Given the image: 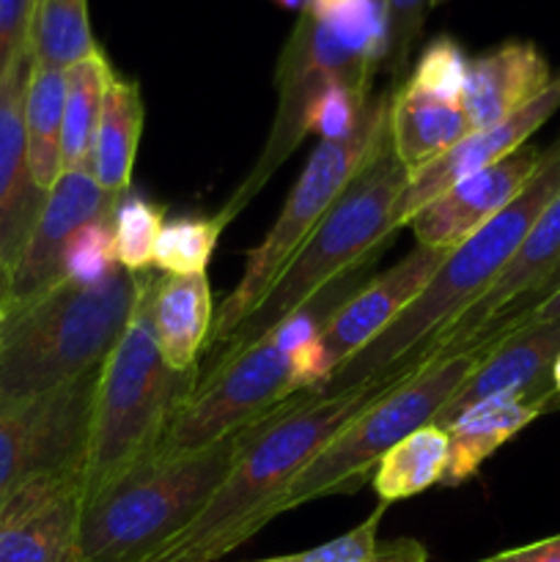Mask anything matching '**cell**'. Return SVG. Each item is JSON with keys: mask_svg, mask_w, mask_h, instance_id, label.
Instances as JSON below:
<instances>
[{"mask_svg": "<svg viewBox=\"0 0 560 562\" xmlns=\"http://www.w3.org/2000/svg\"><path fill=\"white\" fill-rule=\"evenodd\" d=\"M410 184V170L395 154L390 126L346 184L338 201L318 220L313 234L302 241L272 289L256 311L239 324L228 344L209 357V366L239 355L247 346L272 333L278 324L294 316L318 291L362 263H373L395 234V209Z\"/></svg>", "mask_w": 560, "mask_h": 562, "instance_id": "cell-5", "label": "cell"}, {"mask_svg": "<svg viewBox=\"0 0 560 562\" xmlns=\"http://www.w3.org/2000/svg\"><path fill=\"white\" fill-rule=\"evenodd\" d=\"M80 516V472H44L20 483L0 503V562H88Z\"/></svg>", "mask_w": 560, "mask_h": 562, "instance_id": "cell-13", "label": "cell"}, {"mask_svg": "<svg viewBox=\"0 0 560 562\" xmlns=\"http://www.w3.org/2000/svg\"><path fill=\"white\" fill-rule=\"evenodd\" d=\"M552 409H560V406L549 382L530 393L497 395L461 412L445 428L448 431V470L443 475V486L453 488L470 481L494 450L503 448L522 428Z\"/></svg>", "mask_w": 560, "mask_h": 562, "instance_id": "cell-20", "label": "cell"}, {"mask_svg": "<svg viewBox=\"0 0 560 562\" xmlns=\"http://www.w3.org/2000/svg\"><path fill=\"white\" fill-rule=\"evenodd\" d=\"M560 357V318L505 333L494 349L483 357L481 366L461 382L439 409L432 426L448 428L461 412L497 395H522L549 384V371Z\"/></svg>", "mask_w": 560, "mask_h": 562, "instance_id": "cell-18", "label": "cell"}, {"mask_svg": "<svg viewBox=\"0 0 560 562\" xmlns=\"http://www.w3.org/2000/svg\"><path fill=\"white\" fill-rule=\"evenodd\" d=\"M119 201L121 198L104 192L91 173H60L53 190L44 195L42 212L22 247L20 263L5 291V311L60 280L66 241L82 225L113 220Z\"/></svg>", "mask_w": 560, "mask_h": 562, "instance_id": "cell-15", "label": "cell"}, {"mask_svg": "<svg viewBox=\"0 0 560 562\" xmlns=\"http://www.w3.org/2000/svg\"><path fill=\"white\" fill-rule=\"evenodd\" d=\"M272 3H278L280 9H289V11H307L311 9L313 3H316V0H272Z\"/></svg>", "mask_w": 560, "mask_h": 562, "instance_id": "cell-40", "label": "cell"}, {"mask_svg": "<svg viewBox=\"0 0 560 562\" xmlns=\"http://www.w3.org/2000/svg\"><path fill=\"white\" fill-rule=\"evenodd\" d=\"M313 14L355 53L382 66L388 53V16L384 0H316Z\"/></svg>", "mask_w": 560, "mask_h": 562, "instance_id": "cell-29", "label": "cell"}, {"mask_svg": "<svg viewBox=\"0 0 560 562\" xmlns=\"http://www.w3.org/2000/svg\"><path fill=\"white\" fill-rule=\"evenodd\" d=\"M27 49L36 66L64 71L99 53L88 20V0H33Z\"/></svg>", "mask_w": 560, "mask_h": 562, "instance_id": "cell-27", "label": "cell"}, {"mask_svg": "<svg viewBox=\"0 0 560 562\" xmlns=\"http://www.w3.org/2000/svg\"><path fill=\"white\" fill-rule=\"evenodd\" d=\"M443 0H384V16H388V53H384V69L393 80H401L410 69L412 49L421 38L423 25Z\"/></svg>", "mask_w": 560, "mask_h": 562, "instance_id": "cell-33", "label": "cell"}, {"mask_svg": "<svg viewBox=\"0 0 560 562\" xmlns=\"http://www.w3.org/2000/svg\"><path fill=\"white\" fill-rule=\"evenodd\" d=\"M467 135H470V124H467L461 102H448V99L415 91L406 82L393 91L390 140L410 173L453 148Z\"/></svg>", "mask_w": 560, "mask_h": 562, "instance_id": "cell-22", "label": "cell"}, {"mask_svg": "<svg viewBox=\"0 0 560 562\" xmlns=\"http://www.w3.org/2000/svg\"><path fill=\"white\" fill-rule=\"evenodd\" d=\"M115 269H119V261H115L113 220H97V223L82 225L66 241L64 258H60V278L80 285H93L110 278Z\"/></svg>", "mask_w": 560, "mask_h": 562, "instance_id": "cell-31", "label": "cell"}, {"mask_svg": "<svg viewBox=\"0 0 560 562\" xmlns=\"http://www.w3.org/2000/svg\"><path fill=\"white\" fill-rule=\"evenodd\" d=\"M141 274L119 267L93 285L60 278L11 305L0 324V404L102 368L135 311Z\"/></svg>", "mask_w": 560, "mask_h": 562, "instance_id": "cell-4", "label": "cell"}, {"mask_svg": "<svg viewBox=\"0 0 560 562\" xmlns=\"http://www.w3.org/2000/svg\"><path fill=\"white\" fill-rule=\"evenodd\" d=\"M5 313H9V311H5V302H3V300H0V324H3Z\"/></svg>", "mask_w": 560, "mask_h": 562, "instance_id": "cell-42", "label": "cell"}, {"mask_svg": "<svg viewBox=\"0 0 560 562\" xmlns=\"http://www.w3.org/2000/svg\"><path fill=\"white\" fill-rule=\"evenodd\" d=\"M390 104H393V91L379 93L377 99H371L360 126L349 137L318 143L302 176L291 187L275 225L267 231L261 245L247 252L245 269H242V278L236 280L234 291L214 311L212 333H209V344L203 349L209 357L217 355L228 344L231 335L239 329V324L256 311L258 302L267 296L278 274L285 269V263L294 258L302 241L313 234L318 220L329 212L346 184L355 179L360 165L377 146L379 135L390 126Z\"/></svg>", "mask_w": 560, "mask_h": 562, "instance_id": "cell-9", "label": "cell"}, {"mask_svg": "<svg viewBox=\"0 0 560 562\" xmlns=\"http://www.w3.org/2000/svg\"><path fill=\"white\" fill-rule=\"evenodd\" d=\"M377 69V64H371L360 53H355L349 44L340 42L311 9L302 11L278 60V110H275L267 143H264L250 173L217 212L225 228H228L231 220L239 217L250 206L253 198L267 187L275 170L294 154L302 137L307 135V113H311L313 99L329 82H346V86L371 93Z\"/></svg>", "mask_w": 560, "mask_h": 562, "instance_id": "cell-10", "label": "cell"}, {"mask_svg": "<svg viewBox=\"0 0 560 562\" xmlns=\"http://www.w3.org/2000/svg\"><path fill=\"white\" fill-rule=\"evenodd\" d=\"M157 274H141L130 324L99 371L91 434L82 464V505L152 464L170 420L195 390L201 371L176 373L159 355L154 329Z\"/></svg>", "mask_w": 560, "mask_h": 562, "instance_id": "cell-2", "label": "cell"}, {"mask_svg": "<svg viewBox=\"0 0 560 562\" xmlns=\"http://www.w3.org/2000/svg\"><path fill=\"white\" fill-rule=\"evenodd\" d=\"M448 470V431L423 426L401 439L373 470V488L388 505L423 494L443 483Z\"/></svg>", "mask_w": 560, "mask_h": 562, "instance_id": "cell-26", "label": "cell"}, {"mask_svg": "<svg viewBox=\"0 0 560 562\" xmlns=\"http://www.w3.org/2000/svg\"><path fill=\"white\" fill-rule=\"evenodd\" d=\"M503 329L489 327L475 338V344L459 351H439V355L415 357V368L404 373L382 398L373 401L366 412L346 423L316 459L294 477L283 497V514L318 497L351 494L366 483L377 470L379 461L390 448L417 428L432 426L450 395L461 387L467 376L494 349ZM406 366V362H404Z\"/></svg>", "mask_w": 560, "mask_h": 562, "instance_id": "cell-7", "label": "cell"}, {"mask_svg": "<svg viewBox=\"0 0 560 562\" xmlns=\"http://www.w3.org/2000/svg\"><path fill=\"white\" fill-rule=\"evenodd\" d=\"M388 503H379V508L368 516L362 525H357L355 530L344 532V536L333 538V541L322 543V547L305 549V552L283 554V558H269V560H256V562H362L373 558V552L379 549L377 532L382 525V516L388 510Z\"/></svg>", "mask_w": 560, "mask_h": 562, "instance_id": "cell-34", "label": "cell"}, {"mask_svg": "<svg viewBox=\"0 0 560 562\" xmlns=\"http://www.w3.org/2000/svg\"><path fill=\"white\" fill-rule=\"evenodd\" d=\"M99 371L47 393L0 404V503L44 472H80L91 434Z\"/></svg>", "mask_w": 560, "mask_h": 562, "instance_id": "cell-11", "label": "cell"}, {"mask_svg": "<svg viewBox=\"0 0 560 562\" xmlns=\"http://www.w3.org/2000/svg\"><path fill=\"white\" fill-rule=\"evenodd\" d=\"M558 195L560 135L552 146L544 148L536 173L522 187L519 195L508 206L500 209L489 223H483L475 234L467 236L459 247H453L443 267L421 291V296L373 344L344 362L316 393H340L368 379L388 376L395 368L404 366L445 324L453 322L475 296H481L494 283V278L508 267L511 258L525 245L533 225Z\"/></svg>", "mask_w": 560, "mask_h": 562, "instance_id": "cell-3", "label": "cell"}, {"mask_svg": "<svg viewBox=\"0 0 560 562\" xmlns=\"http://www.w3.org/2000/svg\"><path fill=\"white\" fill-rule=\"evenodd\" d=\"M33 0H0V80L27 49Z\"/></svg>", "mask_w": 560, "mask_h": 562, "instance_id": "cell-35", "label": "cell"}, {"mask_svg": "<svg viewBox=\"0 0 560 562\" xmlns=\"http://www.w3.org/2000/svg\"><path fill=\"white\" fill-rule=\"evenodd\" d=\"M558 289H560V258H558V261H555V267L549 269V272L544 274V278L538 280L536 285H533L530 294L522 296V300L516 302L514 307H508V311L503 313V318L525 316V313H530L533 307L538 305V302H544V300H547L549 294H552V291H558ZM503 318H497V322H503ZM497 322H494V324H497Z\"/></svg>", "mask_w": 560, "mask_h": 562, "instance_id": "cell-37", "label": "cell"}, {"mask_svg": "<svg viewBox=\"0 0 560 562\" xmlns=\"http://www.w3.org/2000/svg\"><path fill=\"white\" fill-rule=\"evenodd\" d=\"M552 82L547 58L533 42H505L467 64L461 110L470 132L489 130L519 113Z\"/></svg>", "mask_w": 560, "mask_h": 562, "instance_id": "cell-19", "label": "cell"}, {"mask_svg": "<svg viewBox=\"0 0 560 562\" xmlns=\"http://www.w3.org/2000/svg\"><path fill=\"white\" fill-rule=\"evenodd\" d=\"M555 318H560V289L552 291V294L547 296L544 302H538L536 307H533L530 313H525V316H514V318H503V329L505 333H514V329L525 327V324H541V322H555Z\"/></svg>", "mask_w": 560, "mask_h": 562, "instance_id": "cell-39", "label": "cell"}, {"mask_svg": "<svg viewBox=\"0 0 560 562\" xmlns=\"http://www.w3.org/2000/svg\"><path fill=\"white\" fill-rule=\"evenodd\" d=\"M406 371L368 379L340 393L305 390L283 401L250 428L239 459L201 514L141 562H214L250 541L283 514L285 492L318 450Z\"/></svg>", "mask_w": 560, "mask_h": 562, "instance_id": "cell-1", "label": "cell"}, {"mask_svg": "<svg viewBox=\"0 0 560 562\" xmlns=\"http://www.w3.org/2000/svg\"><path fill=\"white\" fill-rule=\"evenodd\" d=\"M223 231L225 223L217 214L165 220L152 263L165 274H206Z\"/></svg>", "mask_w": 560, "mask_h": 562, "instance_id": "cell-28", "label": "cell"}, {"mask_svg": "<svg viewBox=\"0 0 560 562\" xmlns=\"http://www.w3.org/2000/svg\"><path fill=\"white\" fill-rule=\"evenodd\" d=\"M450 250L417 245L388 272L371 278L349 302L324 322L307 344L294 351L296 393L318 390L344 362L379 338L421 296Z\"/></svg>", "mask_w": 560, "mask_h": 562, "instance_id": "cell-12", "label": "cell"}, {"mask_svg": "<svg viewBox=\"0 0 560 562\" xmlns=\"http://www.w3.org/2000/svg\"><path fill=\"white\" fill-rule=\"evenodd\" d=\"M143 119L146 108H143L141 86L115 75L104 93L91 154V176L113 198H124V192H130Z\"/></svg>", "mask_w": 560, "mask_h": 562, "instance_id": "cell-23", "label": "cell"}, {"mask_svg": "<svg viewBox=\"0 0 560 562\" xmlns=\"http://www.w3.org/2000/svg\"><path fill=\"white\" fill-rule=\"evenodd\" d=\"M31 49L14 60L0 80V300L5 302L22 247L42 212L44 192L27 168L25 97L31 82Z\"/></svg>", "mask_w": 560, "mask_h": 562, "instance_id": "cell-14", "label": "cell"}, {"mask_svg": "<svg viewBox=\"0 0 560 562\" xmlns=\"http://www.w3.org/2000/svg\"><path fill=\"white\" fill-rule=\"evenodd\" d=\"M165 225V209L148 201L141 192L130 190L119 201L113 214L115 261L126 272H148L154 258V245Z\"/></svg>", "mask_w": 560, "mask_h": 562, "instance_id": "cell-30", "label": "cell"}, {"mask_svg": "<svg viewBox=\"0 0 560 562\" xmlns=\"http://www.w3.org/2000/svg\"><path fill=\"white\" fill-rule=\"evenodd\" d=\"M214 305L206 274H157L154 329L159 355L176 373L195 371L212 333Z\"/></svg>", "mask_w": 560, "mask_h": 562, "instance_id": "cell-21", "label": "cell"}, {"mask_svg": "<svg viewBox=\"0 0 560 562\" xmlns=\"http://www.w3.org/2000/svg\"><path fill=\"white\" fill-rule=\"evenodd\" d=\"M541 154V148L525 143L508 157L467 176L432 203H426L406 223L417 245L439 247V250L459 247L467 236L475 234L483 223H489L500 209H505L519 195L522 187L536 173Z\"/></svg>", "mask_w": 560, "mask_h": 562, "instance_id": "cell-16", "label": "cell"}, {"mask_svg": "<svg viewBox=\"0 0 560 562\" xmlns=\"http://www.w3.org/2000/svg\"><path fill=\"white\" fill-rule=\"evenodd\" d=\"M478 562H560V536L544 538V541L527 543V547L508 549V552L492 554Z\"/></svg>", "mask_w": 560, "mask_h": 562, "instance_id": "cell-36", "label": "cell"}, {"mask_svg": "<svg viewBox=\"0 0 560 562\" xmlns=\"http://www.w3.org/2000/svg\"><path fill=\"white\" fill-rule=\"evenodd\" d=\"M371 267L373 263H362L351 269L261 340L228 360L206 366L192 395L170 420L154 461L198 453L231 434L256 426L261 417L272 415L283 401L296 395L294 351L366 285Z\"/></svg>", "mask_w": 560, "mask_h": 562, "instance_id": "cell-6", "label": "cell"}, {"mask_svg": "<svg viewBox=\"0 0 560 562\" xmlns=\"http://www.w3.org/2000/svg\"><path fill=\"white\" fill-rule=\"evenodd\" d=\"M549 382H552L555 398H558V406H560V357H558V360H555L552 371H549Z\"/></svg>", "mask_w": 560, "mask_h": 562, "instance_id": "cell-41", "label": "cell"}, {"mask_svg": "<svg viewBox=\"0 0 560 562\" xmlns=\"http://www.w3.org/2000/svg\"><path fill=\"white\" fill-rule=\"evenodd\" d=\"M558 108L560 77L555 75L547 91L538 99H533V102L527 104V108H522L519 113L511 115V119H505L503 124L497 126L470 132V135H467L464 140L456 143L453 148H448L445 154L434 157L432 162H426L423 168L412 170L410 184H406L404 195H401L399 201V209H395V228H404L426 203H432L434 198L443 195L445 190L459 184L461 179L489 168V165H494L497 159L508 157L511 151L525 146L527 137H530L544 121L552 119V115L558 113Z\"/></svg>", "mask_w": 560, "mask_h": 562, "instance_id": "cell-17", "label": "cell"}, {"mask_svg": "<svg viewBox=\"0 0 560 562\" xmlns=\"http://www.w3.org/2000/svg\"><path fill=\"white\" fill-rule=\"evenodd\" d=\"M113 77L115 71L102 49L66 69L64 140H60L64 173H91L99 115H102L104 93Z\"/></svg>", "mask_w": 560, "mask_h": 562, "instance_id": "cell-25", "label": "cell"}, {"mask_svg": "<svg viewBox=\"0 0 560 562\" xmlns=\"http://www.w3.org/2000/svg\"><path fill=\"white\" fill-rule=\"evenodd\" d=\"M467 64H470V58L464 55V49L450 36H439L415 60L410 77H406V86H412L415 91L432 93L437 99L461 102Z\"/></svg>", "mask_w": 560, "mask_h": 562, "instance_id": "cell-32", "label": "cell"}, {"mask_svg": "<svg viewBox=\"0 0 560 562\" xmlns=\"http://www.w3.org/2000/svg\"><path fill=\"white\" fill-rule=\"evenodd\" d=\"M362 562H428V552L415 538H399V541L379 547L373 558Z\"/></svg>", "mask_w": 560, "mask_h": 562, "instance_id": "cell-38", "label": "cell"}, {"mask_svg": "<svg viewBox=\"0 0 560 562\" xmlns=\"http://www.w3.org/2000/svg\"><path fill=\"white\" fill-rule=\"evenodd\" d=\"M66 71L33 64L25 97V146L27 168L38 190L47 195L64 173L60 140H64Z\"/></svg>", "mask_w": 560, "mask_h": 562, "instance_id": "cell-24", "label": "cell"}, {"mask_svg": "<svg viewBox=\"0 0 560 562\" xmlns=\"http://www.w3.org/2000/svg\"><path fill=\"white\" fill-rule=\"evenodd\" d=\"M558 77H560V71H558Z\"/></svg>", "mask_w": 560, "mask_h": 562, "instance_id": "cell-43", "label": "cell"}, {"mask_svg": "<svg viewBox=\"0 0 560 562\" xmlns=\"http://www.w3.org/2000/svg\"><path fill=\"white\" fill-rule=\"evenodd\" d=\"M253 428V426H250ZM236 431L198 453L152 461L82 505L80 547L88 562H141L190 525L239 459L247 434Z\"/></svg>", "mask_w": 560, "mask_h": 562, "instance_id": "cell-8", "label": "cell"}]
</instances>
